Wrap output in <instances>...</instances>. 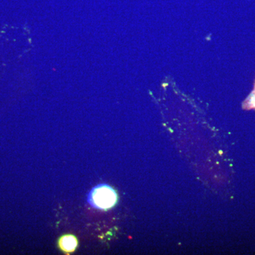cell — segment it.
<instances>
[{
    "mask_svg": "<svg viewBox=\"0 0 255 255\" xmlns=\"http://www.w3.org/2000/svg\"><path fill=\"white\" fill-rule=\"evenodd\" d=\"M58 247L64 253H73L78 247V240L73 235H64L58 242Z\"/></svg>",
    "mask_w": 255,
    "mask_h": 255,
    "instance_id": "2",
    "label": "cell"
},
{
    "mask_svg": "<svg viewBox=\"0 0 255 255\" xmlns=\"http://www.w3.org/2000/svg\"><path fill=\"white\" fill-rule=\"evenodd\" d=\"M118 201V194L108 184H100L90 191L87 202L92 207L101 211L112 209Z\"/></svg>",
    "mask_w": 255,
    "mask_h": 255,
    "instance_id": "1",
    "label": "cell"
},
{
    "mask_svg": "<svg viewBox=\"0 0 255 255\" xmlns=\"http://www.w3.org/2000/svg\"><path fill=\"white\" fill-rule=\"evenodd\" d=\"M250 108H255V90L253 92V95L251 96V99H249V102L248 104Z\"/></svg>",
    "mask_w": 255,
    "mask_h": 255,
    "instance_id": "3",
    "label": "cell"
}]
</instances>
